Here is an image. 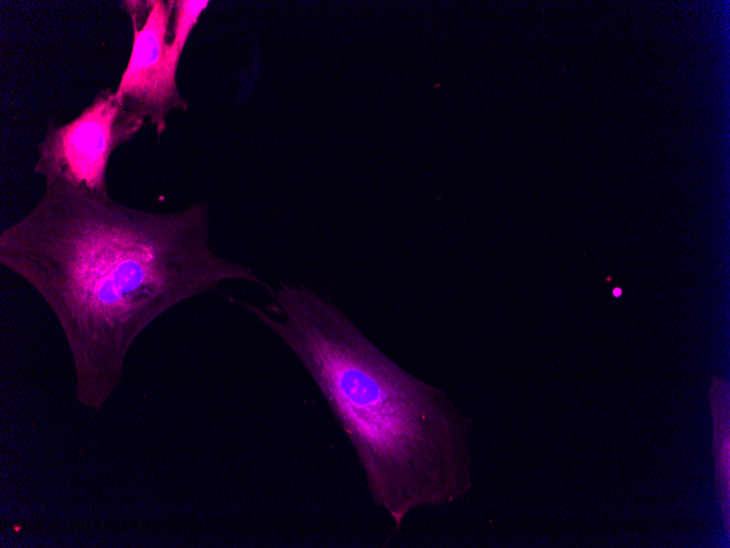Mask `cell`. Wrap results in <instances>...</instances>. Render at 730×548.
<instances>
[{
    "label": "cell",
    "instance_id": "6da1fadb",
    "mask_svg": "<svg viewBox=\"0 0 730 548\" xmlns=\"http://www.w3.org/2000/svg\"><path fill=\"white\" fill-rule=\"evenodd\" d=\"M205 202L177 212L136 209L63 182L2 230L0 261L45 300L67 340L75 398L104 408L126 357L163 313L228 280L262 281L209 246Z\"/></svg>",
    "mask_w": 730,
    "mask_h": 548
},
{
    "label": "cell",
    "instance_id": "7a4b0ae2",
    "mask_svg": "<svg viewBox=\"0 0 730 548\" xmlns=\"http://www.w3.org/2000/svg\"><path fill=\"white\" fill-rule=\"evenodd\" d=\"M240 302L298 358L353 446L373 502L400 529L414 510L473 486L472 422L443 389L399 366L333 303L302 285Z\"/></svg>",
    "mask_w": 730,
    "mask_h": 548
},
{
    "label": "cell",
    "instance_id": "3957f363",
    "mask_svg": "<svg viewBox=\"0 0 730 548\" xmlns=\"http://www.w3.org/2000/svg\"><path fill=\"white\" fill-rule=\"evenodd\" d=\"M133 24L131 55L116 98L150 119L160 136L173 109L188 108L176 85V70L193 26L208 0L125 1Z\"/></svg>",
    "mask_w": 730,
    "mask_h": 548
},
{
    "label": "cell",
    "instance_id": "277c9868",
    "mask_svg": "<svg viewBox=\"0 0 730 548\" xmlns=\"http://www.w3.org/2000/svg\"><path fill=\"white\" fill-rule=\"evenodd\" d=\"M144 120L120 103L115 92L102 90L76 118L48 126L33 171L43 175L46 184L63 182L95 196H109L108 161Z\"/></svg>",
    "mask_w": 730,
    "mask_h": 548
},
{
    "label": "cell",
    "instance_id": "5b68a950",
    "mask_svg": "<svg viewBox=\"0 0 730 548\" xmlns=\"http://www.w3.org/2000/svg\"><path fill=\"white\" fill-rule=\"evenodd\" d=\"M614 295L619 296L621 295V289L616 288L613 290Z\"/></svg>",
    "mask_w": 730,
    "mask_h": 548
}]
</instances>
